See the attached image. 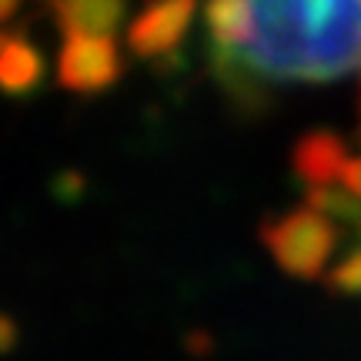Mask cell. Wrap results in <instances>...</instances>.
Listing matches in <instances>:
<instances>
[{
	"label": "cell",
	"instance_id": "obj_1",
	"mask_svg": "<svg viewBox=\"0 0 361 361\" xmlns=\"http://www.w3.org/2000/svg\"><path fill=\"white\" fill-rule=\"evenodd\" d=\"M247 61L271 80H335L361 67V0H251Z\"/></svg>",
	"mask_w": 361,
	"mask_h": 361
},
{
	"label": "cell",
	"instance_id": "obj_2",
	"mask_svg": "<svg viewBox=\"0 0 361 361\" xmlns=\"http://www.w3.org/2000/svg\"><path fill=\"white\" fill-rule=\"evenodd\" d=\"M261 241L274 264L301 281H314L324 274V264L338 245L335 221L318 207H295L261 224Z\"/></svg>",
	"mask_w": 361,
	"mask_h": 361
},
{
	"label": "cell",
	"instance_id": "obj_3",
	"mask_svg": "<svg viewBox=\"0 0 361 361\" xmlns=\"http://www.w3.org/2000/svg\"><path fill=\"white\" fill-rule=\"evenodd\" d=\"M124 74V61L114 37L104 34H67L57 61V80L61 87L74 94H101L114 87Z\"/></svg>",
	"mask_w": 361,
	"mask_h": 361
},
{
	"label": "cell",
	"instance_id": "obj_4",
	"mask_svg": "<svg viewBox=\"0 0 361 361\" xmlns=\"http://www.w3.org/2000/svg\"><path fill=\"white\" fill-rule=\"evenodd\" d=\"M194 17V0H151L128 27V47L137 57H168L178 47Z\"/></svg>",
	"mask_w": 361,
	"mask_h": 361
},
{
	"label": "cell",
	"instance_id": "obj_5",
	"mask_svg": "<svg viewBox=\"0 0 361 361\" xmlns=\"http://www.w3.org/2000/svg\"><path fill=\"white\" fill-rule=\"evenodd\" d=\"M207 64L211 74L224 90V97L238 107L241 114H261L268 107V74H261L258 67L247 61L245 47H228V44H214L207 51Z\"/></svg>",
	"mask_w": 361,
	"mask_h": 361
},
{
	"label": "cell",
	"instance_id": "obj_6",
	"mask_svg": "<svg viewBox=\"0 0 361 361\" xmlns=\"http://www.w3.org/2000/svg\"><path fill=\"white\" fill-rule=\"evenodd\" d=\"M348 144L335 130H308L291 147V168L308 188L314 184H335L348 168Z\"/></svg>",
	"mask_w": 361,
	"mask_h": 361
},
{
	"label": "cell",
	"instance_id": "obj_7",
	"mask_svg": "<svg viewBox=\"0 0 361 361\" xmlns=\"http://www.w3.org/2000/svg\"><path fill=\"white\" fill-rule=\"evenodd\" d=\"M44 57L20 30H4L0 40V84L11 97H27L44 84Z\"/></svg>",
	"mask_w": 361,
	"mask_h": 361
},
{
	"label": "cell",
	"instance_id": "obj_8",
	"mask_svg": "<svg viewBox=\"0 0 361 361\" xmlns=\"http://www.w3.org/2000/svg\"><path fill=\"white\" fill-rule=\"evenodd\" d=\"M64 34H104L114 37L124 20L128 0H47Z\"/></svg>",
	"mask_w": 361,
	"mask_h": 361
},
{
	"label": "cell",
	"instance_id": "obj_9",
	"mask_svg": "<svg viewBox=\"0 0 361 361\" xmlns=\"http://www.w3.org/2000/svg\"><path fill=\"white\" fill-rule=\"evenodd\" d=\"M204 24L214 44L247 47L251 24H255V7H251V0H207Z\"/></svg>",
	"mask_w": 361,
	"mask_h": 361
},
{
	"label": "cell",
	"instance_id": "obj_10",
	"mask_svg": "<svg viewBox=\"0 0 361 361\" xmlns=\"http://www.w3.org/2000/svg\"><path fill=\"white\" fill-rule=\"evenodd\" d=\"M308 204L318 207L322 214L331 221L345 224L355 241H361V197L351 194L348 188H335V184H314L308 188Z\"/></svg>",
	"mask_w": 361,
	"mask_h": 361
},
{
	"label": "cell",
	"instance_id": "obj_11",
	"mask_svg": "<svg viewBox=\"0 0 361 361\" xmlns=\"http://www.w3.org/2000/svg\"><path fill=\"white\" fill-rule=\"evenodd\" d=\"M324 284L335 295H361V241L355 251H348L335 268L324 274Z\"/></svg>",
	"mask_w": 361,
	"mask_h": 361
},
{
	"label": "cell",
	"instance_id": "obj_12",
	"mask_svg": "<svg viewBox=\"0 0 361 361\" xmlns=\"http://www.w3.org/2000/svg\"><path fill=\"white\" fill-rule=\"evenodd\" d=\"M341 184H345L351 194H358L361 197V157H351L348 161V168H345V174H341Z\"/></svg>",
	"mask_w": 361,
	"mask_h": 361
},
{
	"label": "cell",
	"instance_id": "obj_13",
	"mask_svg": "<svg viewBox=\"0 0 361 361\" xmlns=\"http://www.w3.org/2000/svg\"><path fill=\"white\" fill-rule=\"evenodd\" d=\"M13 341H17V328H13V318H11V314H4V318H0V348L11 351Z\"/></svg>",
	"mask_w": 361,
	"mask_h": 361
},
{
	"label": "cell",
	"instance_id": "obj_14",
	"mask_svg": "<svg viewBox=\"0 0 361 361\" xmlns=\"http://www.w3.org/2000/svg\"><path fill=\"white\" fill-rule=\"evenodd\" d=\"M17 4H20V0H0V13H4V17H13Z\"/></svg>",
	"mask_w": 361,
	"mask_h": 361
},
{
	"label": "cell",
	"instance_id": "obj_15",
	"mask_svg": "<svg viewBox=\"0 0 361 361\" xmlns=\"http://www.w3.org/2000/svg\"><path fill=\"white\" fill-rule=\"evenodd\" d=\"M358 134H361V101H358Z\"/></svg>",
	"mask_w": 361,
	"mask_h": 361
}]
</instances>
